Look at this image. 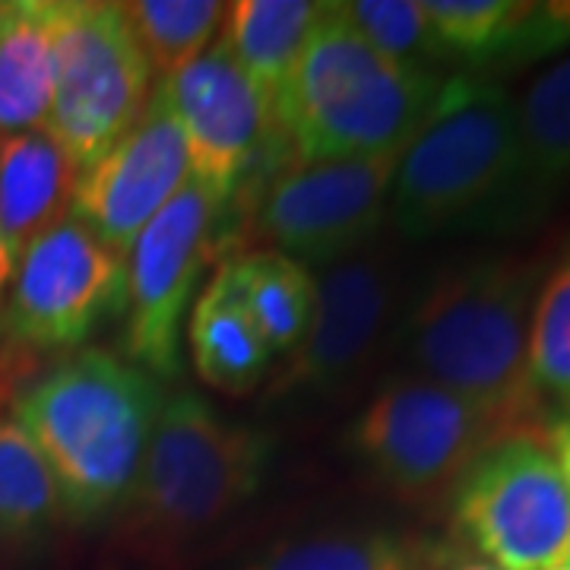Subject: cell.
<instances>
[{
    "label": "cell",
    "mask_w": 570,
    "mask_h": 570,
    "mask_svg": "<svg viewBox=\"0 0 570 570\" xmlns=\"http://www.w3.org/2000/svg\"><path fill=\"white\" fill-rule=\"evenodd\" d=\"M542 266L491 257L434 276L400 321L412 374L463 396L501 431L549 425L530 377V326Z\"/></svg>",
    "instance_id": "cell-1"
},
{
    "label": "cell",
    "mask_w": 570,
    "mask_h": 570,
    "mask_svg": "<svg viewBox=\"0 0 570 570\" xmlns=\"http://www.w3.org/2000/svg\"><path fill=\"white\" fill-rule=\"evenodd\" d=\"M163 403L146 371L115 352L80 348L22 387L10 419L51 469L63 520L96 523L127 504Z\"/></svg>",
    "instance_id": "cell-2"
},
{
    "label": "cell",
    "mask_w": 570,
    "mask_h": 570,
    "mask_svg": "<svg viewBox=\"0 0 570 570\" xmlns=\"http://www.w3.org/2000/svg\"><path fill=\"white\" fill-rule=\"evenodd\" d=\"M444 73L409 70L377 55L343 3H324L283 92L269 105L283 163L406 153Z\"/></svg>",
    "instance_id": "cell-3"
},
{
    "label": "cell",
    "mask_w": 570,
    "mask_h": 570,
    "mask_svg": "<svg viewBox=\"0 0 570 570\" xmlns=\"http://www.w3.org/2000/svg\"><path fill=\"white\" fill-rule=\"evenodd\" d=\"M523 213L530 206L517 99L489 77H450L400 159L390 219L406 238H434Z\"/></svg>",
    "instance_id": "cell-4"
},
{
    "label": "cell",
    "mask_w": 570,
    "mask_h": 570,
    "mask_svg": "<svg viewBox=\"0 0 570 570\" xmlns=\"http://www.w3.org/2000/svg\"><path fill=\"white\" fill-rule=\"evenodd\" d=\"M269 438L228 422L204 396H165L121 530L142 549L184 546L250 501L269 466Z\"/></svg>",
    "instance_id": "cell-5"
},
{
    "label": "cell",
    "mask_w": 570,
    "mask_h": 570,
    "mask_svg": "<svg viewBox=\"0 0 570 570\" xmlns=\"http://www.w3.org/2000/svg\"><path fill=\"white\" fill-rule=\"evenodd\" d=\"M453 530L498 570L570 558V501L549 425L517 428L482 450L450 491Z\"/></svg>",
    "instance_id": "cell-6"
},
{
    "label": "cell",
    "mask_w": 570,
    "mask_h": 570,
    "mask_svg": "<svg viewBox=\"0 0 570 570\" xmlns=\"http://www.w3.org/2000/svg\"><path fill=\"white\" fill-rule=\"evenodd\" d=\"M153 96V70L121 3L58 0V70L45 130L86 171L121 140Z\"/></svg>",
    "instance_id": "cell-7"
},
{
    "label": "cell",
    "mask_w": 570,
    "mask_h": 570,
    "mask_svg": "<svg viewBox=\"0 0 570 570\" xmlns=\"http://www.w3.org/2000/svg\"><path fill=\"white\" fill-rule=\"evenodd\" d=\"M400 159L403 153L283 163L245 216V232L261 250L305 266L346 261L371 245L390 216Z\"/></svg>",
    "instance_id": "cell-8"
},
{
    "label": "cell",
    "mask_w": 570,
    "mask_h": 570,
    "mask_svg": "<svg viewBox=\"0 0 570 570\" xmlns=\"http://www.w3.org/2000/svg\"><path fill=\"white\" fill-rule=\"evenodd\" d=\"M501 428L463 396L419 374H396L371 396L348 431V448L371 475L406 501L453 491Z\"/></svg>",
    "instance_id": "cell-9"
},
{
    "label": "cell",
    "mask_w": 570,
    "mask_h": 570,
    "mask_svg": "<svg viewBox=\"0 0 570 570\" xmlns=\"http://www.w3.org/2000/svg\"><path fill=\"white\" fill-rule=\"evenodd\" d=\"M223 209L194 181L178 190L127 254L124 355L156 381L178 377L184 314L209 261L223 247Z\"/></svg>",
    "instance_id": "cell-10"
},
{
    "label": "cell",
    "mask_w": 570,
    "mask_h": 570,
    "mask_svg": "<svg viewBox=\"0 0 570 570\" xmlns=\"http://www.w3.org/2000/svg\"><path fill=\"white\" fill-rule=\"evenodd\" d=\"M124 285L127 261L67 213L22 250L0 326L13 346L32 352L77 348L121 314Z\"/></svg>",
    "instance_id": "cell-11"
},
{
    "label": "cell",
    "mask_w": 570,
    "mask_h": 570,
    "mask_svg": "<svg viewBox=\"0 0 570 570\" xmlns=\"http://www.w3.org/2000/svg\"><path fill=\"white\" fill-rule=\"evenodd\" d=\"M159 82H165L184 130L190 181L228 216L238 194L257 178L261 163L283 165L266 96L216 45L181 73Z\"/></svg>",
    "instance_id": "cell-12"
},
{
    "label": "cell",
    "mask_w": 570,
    "mask_h": 570,
    "mask_svg": "<svg viewBox=\"0 0 570 570\" xmlns=\"http://www.w3.org/2000/svg\"><path fill=\"white\" fill-rule=\"evenodd\" d=\"M396 302V266L367 245L314 276V314L302 343L273 371L269 400L326 396L355 377L387 333Z\"/></svg>",
    "instance_id": "cell-13"
},
{
    "label": "cell",
    "mask_w": 570,
    "mask_h": 570,
    "mask_svg": "<svg viewBox=\"0 0 570 570\" xmlns=\"http://www.w3.org/2000/svg\"><path fill=\"white\" fill-rule=\"evenodd\" d=\"M187 181L190 165L184 130L165 82H159L134 127L102 159L80 171L70 213L127 261L142 228L178 197Z\"/></svg>",
    "instance_id": "cell-14"
},
{
    "label": "cell",
    "mask_w": 570,
    "mask_h": 570,
    "mask_svg": "<svg viewBox=\"0 0 570 570\" xmlns=\"http://www.w3.org/2000/svg\"><path fill=\"white\" fill-rule=\"evenodd\" d=\"M80 168L45 127L0 137V235L22 250L70 213Z\"/></svg>",
    "instance_id": "cell-15"
},
{
    "label": "cell",
    "mask_w": 570,
    "mask_h": 570,
    "mask_svg": "<svg viewBox=\"0 0 570 570\" xmlns=\"http://www.w3.org/2000/svg\"><path fill=\"white\" fill-rule=\"evenodd\" d=\"M58 70V0H0V137L48 121Z\"/></svg>",
    "instance_id": "cell-16"
},
{
    "label": "cell",
    "mask_w": 570,
    "mask_h": 570,
    "mask_svg": "<svg viewBox=\"0 0 570 570\" xmlns=\"http://www.w3.org/2000/svg\"><path fill=\"white\" fill-rule=\"evenodd\" d=\"M187 346L200 381L225 396L254 393L276 365L223 264L190 307Z\"/></svg>",
    "instance_id": "cell-17"
},
{
    "label": "cell",
    "mask_w": 570,
    "mask_h": 570,
    "mask_svg": "<svg viewBox=\"0 0 570 570\" xmlns=\"http://www.w3.org/2000/svg\"><path fill=\"white\" fill-rule=\"evenodd\" d=\"M321 13L324 3L311 0H238L228 3L216 48H223L273 105Z\"/></svg>",
    "instance_id": "cell-18"
},
{
    "label": "cell",
    "mask_w": 570,
    "mask_h": 570,
    "mask_svg": "<svg viewBox=\"0 0 570 570\" xmlns=\"http://www.w3.org/2000/svg\"><path fill=\"white\" fill-rule=\"evenodd\" d=\"M235 295L254 321L273 362L302 343L314 314V273L276 250H247L223 261Z\"/></svg>",
    "instance_id": "cell-19"
},
{
    "label": "cell",
    "mask_w": 570,
    "mask_h": 570,
    "mask_svg": "<svg viewBox=\"0 0 570 570\" xmlns=\"http://www.w3.org/2000/svg\"><path fill=\"white\" fill-rule=\"evenodd\" d=\"M527 206L539 209L570 181V55L542 70L517 102Z\"/></svg>",
    "instance_id": "cell-20"
},
{
    "label": "cell",
    "mask_w": 570,
    "mask_h": 570,
    "mask_svg": "<svg viewBox=\"0 0 570 570\" xmlns=\"http://www.w3.org/2000/svg\"><path fill=\"white\" fill-rule=\"evenodd\" d=\"M58 482L13 419H0V546L39 542L61 527Z\"/></svg>",
    "instance_id": "cell-21"
},
{
    "label": "cell",
    "mask_w": 570,
    "mask_h": 570,
    "mask_svg": "<svg viewBox=\"0 0 570 570\" xmlns=\"http://www.w3.org/2000/svg\"><path fill=\"white\" fill-rule=\"evenodd\" d=\"M121 13L153 77L168 80L204 58L219 39L228 3L216 0H130Z\"/></svg>",
    "instance_id": "cell-22"
},
{
    "label": "cell",
    "mask_w": 570,
    "mask_h": 570,
    "mask_svg": "<svg viewBox=\"0 0 570 570\" xmlns=\"http://www.w3.org/2000/svg\"><path fill=\"white\" fill-rule=\"evenodd\" d=\"M247 570H425V558L396 532L348 530L279 542Z\"/></svg>",
    "instance_id": "cell-23"
},
{
    "label": "cell",
    "mask_w": 570,
    "mask_h": 570,
    "mask_svg": "<svg viewBox=\"0 0 570 570\" xmlns=\"http://www.w3.org/2000/svg\"><path fill=\"white\" fill-rule=\"evenodd\" d=\"M530 377L546 415H570V245L542 276L530 326ZM551 419V422H554Z\"/></svg>",
    "instance_id": "cell-24"
},
{
    "label": "cell",
    "mask_w": 570,
    "mask_h": 570,
    "mask_svg": "<svg viewBox=\"0 0 570 570\" xmlns=\"http://www.w3.org/2000/svg\"><path fill=\"white\" fill-rule=\"evenodd\" d=\"M425 20L444 58L469 63L504 61L530 13L517 0H422Z\"/></svg>",
    "instance_id": "cell-25"
},
{
    "label": "cell",
    "mask_w": 570,
    "mask_h": 570,
    "mask_svg": "<svg viewBox=\"0 0 570 570\" xmlns=\"http://www.w3.org/2000/svg\"><path fill=\"white\" fill-rule=\"evenodd\" d=\"M343 7L377 55L409 70L441 73V63L448 58L438 48L419 0H352Z\"/></svg>",
    "instance_id": "cell-26"
},
{
    "label": "cell",
    "mask_w": 570,
    "mask_h": 570,
    "mask_svg": "<svg viewBox=\"0 0 570 570\" xmlns=\"http://www.w3.org/2000/svg\"><path fill=\"white\" fill-rule=\"evenodd\" d=\"M549 438L551 448L558 453V463H561V472H564V485H568V501H570V415H561L549 422Z\"/></svg>",
    "instance_id": "cell-27"
},
{
    "label": "cell",
    "mask_w": 570,
    "mask_h": 570,
    "mask_svg": "<svg viewBox=\"0 0 570 570\" xmlns=\"http://www.w3.org/2000/svg\"><path fill=\"white\" fill-rule=\"evenodd\" d=\"M17 264H20L17 250L7 245V238L0 235V311H3L7 292H10V285H13V276H17Z\"/></svg>",
    "instance_id": "cell-28"
},
{
    "label": "cell",
    "mask_w": 570,
    "mask_h": 570,
    "mask_svg": "<svg viewBox=\"0 0 570 570\" xmlns=\"http://www.w3.org/2000/svg\"><path fill=\"white\" fill-rule=\"evenodd\" d=\"M17 381H20V371L13 367V362L0 358V406L13 400V390H17Z\"/></svg>",
    "instance_id": "cell-29"
},
{
    "label": "cell",
    "mask_w": 570,
    "mask_h": 570,
    "mask_svg": "<svg viewBox=\"0 0 570 570\" xmlns=\"http://www.w3.org/2000/svg\"><path fill=\"white\" fill-rule=\"evenodd\" d=\"M444 570H498V568L489 564V561H456V564H450V568Z\"/></svg>",
    "instance_id": "cell-30"
},
{
    "label": "cell",
    "mask_w": 570,
    "mask_h": 570,
    "mask_svg": "<svg viewBox=\"0 0 570 570\" xmlns=\"http://www.w3.org/2000/svg\"><path fill=\"white\" fill-rule=\"evenodd\" d=\"M549 570H570V558H564L561 564H554V568H549Z\"/></svg>",
    "instance_id": "cell-31"
}]
</instances>
